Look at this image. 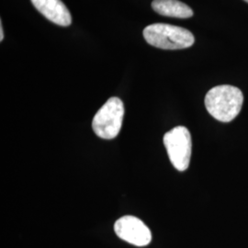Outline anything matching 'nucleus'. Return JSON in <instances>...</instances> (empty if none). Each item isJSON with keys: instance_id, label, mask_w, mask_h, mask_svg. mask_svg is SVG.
<instances>
[{"instance_id": "obj_7", "label": "nucleus", "mask_w": 248, "mask_h": 248, "mask_svg": "<svg viewBox=\"0 0 248 248\" xmlns=\"http://www.w3.org/2000/svg\"><path fill=\"white\" fill-rule=\"evenodd\" d=\"M152 8L159 15L167 17L187 18L193 16V10L178 0H154Z\"/></svg>"}, {"instance_id": "obj_1", "label": "nucleus", "mask_w": 248, "mask_h": 248, "mask_svg": "<svg viewBox=\"0 0 248 248\" xmlns=\"http://www.w3.org/2000/svg\"><path fill=\"white\" fill-rule=\"evenodd\" d=\"M243 102V92L229 85L214 87L205 97L208 112L222 123H229L235 119L241 111Z\"/></svg>"}, {"instance_id": "obj_3", "label": "nucleus", "mask_w": 248, "mask_h": 248, "mask_svg": "<svg viewBox=\"0 0 248 248\" xmlns=\"http://www.w3.org/2000/svg\"><path fill=\"white\" fill-rule=\"evenodd\" d=\"M124 115L123 101L116 97L109 98L94 116L93 131L102 139L115 138L122 129Z\"/></svg>"}, {"instance_id": "obj_4", "label": "nucleus", "mask_w": 248, "mask_h": 248, "mask_svg": "<svg viewBox=\"0 0 248 248\" xmlns=\"http://www.w3.org/2000/svg\"><path fill=\"white\" fill-rule=\"evenodd\" d=\"M164 144L169 159L178 171H185L189 167L191 157V135L184 126H177L164 135Z\"/></svg>"}, {"instance_id": "obj_2", "label": "nucleus", "mask_w": 248, "mask_h": 248, "mask_svg": "<svg viewBox=\"0 0 248 248\" xmlns=\"http://www.w3.org/2000/svg\"><path fill=\"white\" fill-rule=\"evenodd\" d=\"M142 34L149 45L164 50L186 49L195 42L188 30L166 23L151 24L143 30Z\"/></svg>"}, {"instance_id": "obj_8", "label": "nucleus", "mask_w": 248, "mask_h": 248, "mask_svg": "<svg viewBox=\"0 0 248 248\" xmlns=\"http://www.w3.org/2000/svg\"><path fill=\"white\" fill-rule=\"evenodd\" d=\"M0 32H1V34H0V41L2 42V41H3V39H4V32H3V26H2V23H1V27H0Z\"/></svg>"}, {"instance_id": "obj_9", "label": "nucleus", "mask_w": 248, "mask_h": 248, "mask_svg": "<svg viewBox=\"0 0 248 248\" xmlns=\"http://www.w3.org/2000/svg\"><path fill=\"white\" fill-rule=\"evenodd\" d=\"M245 1H246V2H248V0H245Z\"/></svg>"}, {"instance_id": "obj_5", "label": "nucleus", "mask_w": 248, "mask_h": 248, "mask_svg": "<svg viewBox=\"0 0 248 248\" xmlns=\"http://www.w3.org/2000/svg\"><path fill=\"white\" fill-rule=\"evenodd\" d=\"M116 234L136 247H145L152 241L151 231L145 223L134 216H124L114 225Z\"/></svg>"}, {"instance_id": "obj_6", "label": "nucleus", "mask_w": 248, "mask_h": 248, "mask_svg": "<svg viewBox=\"0 0 248 248\" xmlns=\"http://www.w3.org/2000/svg\"><path fill=\"white\" fill-rule=\"evenodd\" d=\"M35 9L53 23L59 26L71 25L72 17L62 0H31Z\"/></svg>"}]
</instances>
